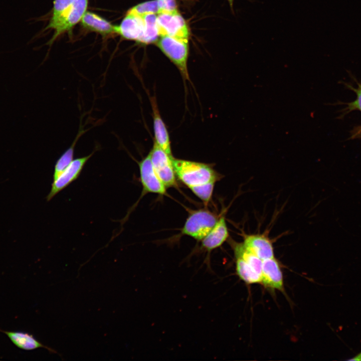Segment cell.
<instances>
[{
    "label": "cell",
    "mask_w": 361,
    "mask_h": 361,
    "mask_svg": "<svg viewBox=\"0 0 361 361\" xmlns=\"http://www.w3.org/2000/svg\"><path fill=\"white\" fill-rule=\"evenodd\" d=\"M236 271L238 277L247 284L261 282V275L257 273L243 259L235 256Z\"/></svg>",
    "instance_id": "d6986e66"
},
{
    "label": "cell",
    "mask_w": 361,
    "mask_h": 361,
    "mask_svg": "<svg viewBox=\"0 0 361 361\" xmlns=\"http://www.w3.org/2000/svg\"><path fill=\"white\" fill-rule=\"evenodd\" d=\"M156 22L159 37L168 36L177 39L188 40L190 35L188 26L178 12L158 14Z\"/></svg>",
    "instance_id": "8992f818"
},
{
    "label": "cell",
    "mask_w": 361,
    "mask_h": 361,
    "mask_svg": "<svg viewBox=\"0 0 361 361\" xmlns=\"http://www.w3.org/2000/svg\"><path fill=\"white\" fill-rule=\"evenodd\" d=\"M357 84V87H354L349 84L344 83L346 87L353 91L356 96V98L353 101L345 103L346 107L342 111L341 116L351 112L354 110H358L361 112V83L354 79ZM351 135L349 139L361 138V125L354 127L350 132Z\"/></svg>",
    "instance_id": "2e32d148"
},
{
    "label": "cell",
    "mask_w": 361,
    "mask_h": 361,
    "mask_svg": "<svg viewBox=\"0 0 361 361\" xmlns=\"http://www.w3.org/2000/svg\"><path fill=\"white\" fill-rule=\"evenodd\" d=\"M144 22V31L139 42L150 44L156 42L159 36L157 27V16L149 14L142 17Z\"/></svg>",
    "instance_id": "ffe728a7"
},
{
    "label": "cell",
    "mask_w": 361,
    "mask_h": 361,
    "mask_svg": "<svg viewBox=\"0 0 361 361\" xmlns=\"http://www.w3.org/2000/svg\"><path fill=\"white\" fill-rule=\"evenodd\" d=\"M227 1L229 4L230 9H231L232 12L234 13L233 4H234V0H227Z\"/></svg>",
    "instance_id": "484cf974"
},
{
    "label": "cell",
    "mask_w": 361,
    "mask_h": 361,
    "mask_svg": "<svg viewBox=\"0 0 361 361\" xmlns=\"http://www.w3.org/2000/svg\"><path fill=\"white\" fill-rule=\"evenodd\" d=\"M128 12L140 17L149 14H158L157 0H151L139 4L132 8Z\"/></svg>",
    "instance_id": "603a6c76"
},
{
    "label": "cell",
    "mask_w": 361,
    "mask_h": 361,
    "mask_svg": "<svg viewBox=\"0 0 361 361\" xmlns=\"http://www.w3.org/2000/svg\"><path fill=\"white\" fill-rule=\"evenodd\" d=\"M219 218L207 209L194 210L189 214L181 233L201 241L215 226Z\"/></svg>",
    "instance_id": "3957f363"
},
{
    "label": "cell",
    "mask_w": 361,
    "mask_h": 361,
    "mask_svg": "<svg viewBox=\"0 0 361 361\" xmlns=\"http://www.w3.org/2000/svg\"><path fill=\"white\" fill-rule=\"evenodd\" d=\"M87 130H83L80 126L77 136L70 146L57 159L54 166L53 180L56 179L73 161L76 143L80 137Z\"/></svg>",
    "instance_id": "e0dca14e"
},
{
    "label": "cell",
    "mask_w": 361,
    "mask_h": 361,
    "mask_svg": "<svg viewBox=\"0 0 361 361\" xmlns=\"http://www.w3.org/2000/svg\"><path fill=\"white\" fill-rule=\"evenodd\" d=\"M140 179L142 187L141 197L147 193L166 194V187L158 177L148 154L138 162Z\"/></svg>",
    "instance_id": "ba28073f"
},
{
    "label": "cell",
    "mask_w": 361,
    "mask_h": 361,
    "mask_svg": "<svg viewBox=\"0 0 361 361\" xmlns=\"http://www.w3.org/2000/svg\"><path fill=\"white\" fill-rule=\"evenodd\" d=\"M176 177L188 188L209 182H216L221 175L209 164L172 158Z\"/></svg>",
    "instance_id": "6da1fadb"
},
{
    "label": "cell",
    "mask_w": 361,
    "mask_h": 361,
    "mask_svg": "<svg viewBox=\"0 0 361 361\" xmlns=\"http://www.w3.org/2000/svg\"><path fill=\"white\" fill-rule=\"evenodd\" d=\"M149 154L155 172L166 188L177 187L172 156L167 153L154 141Z\"/></svg>",
    "instance_id": "277c9868"
},
{
    "label": "cell",
    "mask_w": 361,
    "mask_h": 361,
    "mask_svg": "<svg viewBox=\"0 0 361 361\" xmlns=\"http://www.w3.org/2000/svg\"><path fill=\"white\" fill-rule=\"evenodd\" d=\"M215 182H209L204 184L193 186L189 189L206 205L211 200Z\"/></svg>",
    "instance_id": "7402d4cb"
},
{
    "label": "cell",
    "mask_w": 361,
    "mask_h": 361,
    "mask_svg": "<svg viewBox=\"0 0 361 361\" xmlns=\"http://www.w3.org/2000/svg\"><path fill=\"white\" fill-rule=\"evenodd\" d=\"M81 21L84 28L99 33L104 37L117 34L116 26L112 25L95 13L86 12Z\"/></svg>",
    "instance_id": "9a60e30c"
},
{
    "label": "cell",
    "mask_w": 361,
    "mask_h": 361,
    "mask_svg": "<svg viewBox=\"0 0 361 361\" xmlns=\"http://www.w3.org/2000/svg\"><path fill=\"white\" fill-rule=\"evenodd\" d=\"M350 360H361V352L357 354L356 356H354Z\"/></svg>",
    "instance_id": "d4e9b609"
},
{
    "label": "cell",
    "mask_w": 361,
    "mask_h": 361,
    "mask_svg": "<svg viewBox=\"0 0 361 361\" xmlns=\"http://www.w3.org/2000/svg\"><path fill=\"white\" fill-rule=\"evenodd\" d=\"M260 283L266 288L284 290L282 272L274 257L263 260Z\"/></svg>",
    "instance_id": "9c48e42d"
},
{
    "label": "cell",
    "mask_w": 361,
    "mask_h": 361,
    "mask_svg": "<svg viewBox=\"0 0 361 361\" xmlns=\"http://www.w3.org/2000/svg\"><path fill=\"white\" fill-rule=\"evenodd\" d=\"M153 115L154 142L164 151L172 155L169 136L160 115L155 97L150 99Z\"/></svg>",
    "instance_id": "4fadbf2b"
},
{
    "label": "cell",
    "mask_w": 361,
    "mask_h": 361,
    "mask_svg": "<svg viewBox=\"0 0 361 361\" xmlns=\"http://www.w3.org/2000/svg\"><path fill=\"white\" fill-rule=\"evenodd\" d=\"M243 243L262 260L274 257L272 242L264 234L245 235Z\"/></svg>",
    "instance_id": "8fae6325"
},
{
    "label": "cell",
    "mask_w": 361,
    "mask_h": 361,
    "mask_svg": "<svg viewBox=\"0 0 361 361\" xmlns=\"http://www.w3.org/2000/svg\"><path fill=\"white\" fill-rule=\"evenodd\" d=\"M74 0H55L52 17L47 28L57 23L71 6Z\"/></svg>",
    "instance_id": "44dd1931"
},
{
    "label": "cell",
    "mask_w": 361,
    "mask_h": 361,
    "mask_svg": "<svg viewBox=\"0 0 361 361\" xmlns=\"http://www.w3.org/2000/svg\"><path fill=\"white\" fill-rule=\"evenodd\" d=\"M88 2L89 0H74L68 11L50 28L55 30L51 43L62 34L71 32L74 26L81 21L86 12Z\"/></svg>",
    "instance_id": "52a82bcc"
},
{
    "label": "cell",
    "mask_w": 361,
    "mask_h": 361,
    "mask_svg": "<svg viewBox=\"0 0 361 361\" xmlns=\"http://www.w3.org/2000/svg\"><path fill=\"white\" fill-rule=\"evenodd\" d=\"M144 31L142 17L128 12L120 24L116 26V33L125 39L139 42Z\"/></svg>",
    "instance_id": "30bf717a"
},
{
    "label": "cell",
    "mask_w": 361,
    "mask_h": 361,
    "mask_svg": "<svg viewBox=\"0 0 361 361\" xmlns=\"http://www.w3.org/2000/svg\"><path fill=\"white\" fill-rule=\"evenodd\" d=\"M0 331L5 333L12 342L17 347L25 350H32L39 348H45L51 353H57L53 348L45 345L33 335L26 332L20 331H8L0 329Z\"/></svg>",
    "instance_id": "5bb4252c"
},
{
    "label": "cell",
    "mask_w": 361,
    "mask_h": 361,
    "mask_svg": "<svg viewBox=\"0 0 361 361\" xmlns=\"http://www.w3.org/2000/svg\"><path fill=\"white\" fill-rule=\"evenodd\" d=\"M157 46L175 65L183 79L190 81L187 66L189 55L188 40L163 36H161L158 41Z\"/></svg>",
    "instance_id": "7a4b0ae2"
},
{
    "label": "cell",
    "mask_w": 361,
    "mask_h": 361,
    "mask_svg": "<svg viewBox=\"0 0 361 361\" xmlns=\"http://www.w3.org/2000/svg\"><path fill=\"white\" fill-rule=\"evenodd\" d=\"M234 256L243 259L257 273L261 275L263 260L246 248L242 243L231 241Z\"/></svg>",
    "instance_id": "ac0fdd59"
},
{
    "label": "cell",
    "mask_w": 361,
    "mask_h": 361,
    "mask_svg": "<svg viewBox=\"0 0 361 361\" xmlns=\"http://www.w3.org/2000/svg\"><path fill=\"white\" fill-rule=\"evenodd\" d=\"M229 237L225 218L221 216L213 229L201 240V248L210 254L213 250L221 246Z\"/></svg>",
    "instance_id": "7c38bea8"
},
{
    "label": "cell",
    "mask_w": 361,
    "mask_h": 361,
    "mask_svg": "<svg viewBox=\"0 0 361 361\" xmlns=\"http://www.w3.org/2000/svg\"><path fill=\"white\" fill-rule=\"evenodd\" d=\"M98 147L89 155L73 159L68 167L55 180L51 185V190L46 197L47 201L51 200L59 192L76 180L80 176L85 164L97 151Z\"/></svg>",
    "instance_id": "5b68a950"
},
{
    "label": "cell",
    "mask_w": 361,
    "mask_h": 361,
    "mask_svg": "<svg viewBox=\"0 0 361 361\" xmlns=\"http://www.w3.org/2000/svg\"><path fill=\"white\" fill-rule=\"evenodd\" d=\"M158 13H173L177 11L175 0H157Z\"/></svg>",
    "instance_id": "cb8c5ba5"
}]
</instances>
